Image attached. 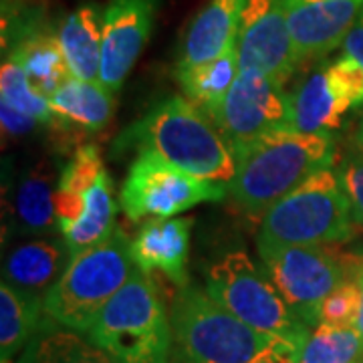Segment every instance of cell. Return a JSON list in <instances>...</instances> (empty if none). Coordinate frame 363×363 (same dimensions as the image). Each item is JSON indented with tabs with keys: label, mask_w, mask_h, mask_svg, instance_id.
Returning <instances> with one entry per match:
<instances>
[{
	"label": "cell",
	"mask_w": 363,
	"mask_h": 363,
	"mask_svg": "<svg viewBox=\"0 0 363 363\" xmlns=\"http://www.w3.org/2000/svg\"><path fill=\"white\" fill-rule=\"evenodd\" d=\"M236 172L228 194L236 208L264 216L281 198L335 162V138L329 131L307 133L283 128L234 152Z\"/></svg>",
	"instance_id": "obj_1"
},
{
	"label": "cell",
	"mask_w": 363,
	"mask_h": 363,
	"mask_svg": "<svg viewBox=\"0 0 363 363\" xmlns=\"http://www.w3.org/2000/svg\"><path fill=\"white\" fill-rule=\"evenodd\" d=\"M121 152H154L172 166L208 182L230 184L236 172L233 145L202 113L184 97H168L123 131L117 140Z\"/></svg>",
	"instance_id": "obj_2"
},
{
	"label": "cell",
	"mask_w": 363,
	"mask_h": 363,
	"mask_svg": "<svg viewBox=\"0 0 363 363\" xmlns=\"http://www.w3.org/2000/svg\"><path fill=\"white\" fill-rule=\"evenodd\" d=\"M87 337L116 363H176L169 313L140 269L101 309Z\"/></svg>",
	"instance_id": "obj_3"
},
{
	"label": "cell",
	"mask_w": 363,
	"mask_h": 363,
	"mask_svg": "<svg viewBox=\"0 0 363 363\" xmlns=\"http://www.w3.org/2000/svg\"><path fill=\"white\" fill-rule=\"evenodd\" d=\"M176 363H255L279 341L226 311L194 285L182 286L169 309Z\"/></svg>",
	"instance_id": "obj_4"
},
{
	"label": "cell",
	"mask_w": 363,
	"mask_h": 363,
	"mask_svg": "<svg viewBox=\"0 0 363 363\" xmlns=\"http://www.w3.org/2000/svg\"><path fill=\"white\" fill-rule=\"evenodd\" d=\"M131 240L117 226L104 242L75 255L45 297V313L57 323L87 333L97 315L135 272Z\"/></svg>",
	"instance_id": "obj_5"
},
{
	"label": "cell",
	"mask_w": 363,
	"mask_h": 363,
	"mask_svg": "<svg viewBox=\"0 0 363 363\" xmlns=\"http://www.w3.org/2000/svg\"><path fill=\"white\" fill-rule=\"evenodd\" d=\"M355 233L337 172L321 169L271 206L260 222V245H331Z\"/></svg>",
	"instance_id": "obj_6"
},
{
	"label": "cell",
	"mask_w": 363,
	"mask_h": 363,
	"mask_svg": "<svg viewBox=\"0 0 363 363\" xmlns=\"http://www.w3.org/2000/svg\"><path fill=\"white\" fill-rule=\"evenodd\" d=\"M206 291L226 311L264 335L285 339L303 350L311 327L298 321L262 267L242 250H230L212 262Z\"/></svg>",
	"instance_id": "obj_7"
},
{
	"label": "cell",
	"mask_w": 363,
	"mask_h": 363,
	"mask_svg": "<svg viewBox=\"0 0 363 363\" xmlns=\"http://www.w3.org/2000/svg\"><path fill=\"white\" fill-rule=\"evenodd\" d=\"M260 267L283 295L289 309L307 327L319 325L323 301L347 281L345 260L321 245H260Z\"/></svg>",
	"instance_id": "obj_8"
},
{
	"label": "cell",
	"mask_w": 363,
	"mask_h": 363,
	"mask_svg": "<svg viewBox=\"0 0 363 363\" xmlns=\"http://www.w3.org/2000/svg\"><path fill=\"white\" fill-rule=\"evenodd\" d=\"M228 184L196 178L154 152H140L121 188V206L131 220L169 218L202 202H220Z\"/></svg>",
	"instance_id": "obj_9"
},
{
	"label": "cell",
	"mask_w": 363,
	"mask_h": 363,
	"mask_svg": "<svg viewBox=\"0 0 363 363\" xmlns=\"http://www.w3.org/2000/svg\"><path fill=\"white\" fill-rule=\"evenodd\" d=\"M204 113L236 152L269 131L293 128V95L260 71L247 69L220 104Z\"/></svg>",
	"instance_id": "obj_10"
},
{
	"label": "cell",
	"mask_w": 363,
	"mask_h": 363,
	"mask_svg": "<svg viewBox=\"0 0 363 363\" xmlns=\"http://www.w3.org/2000/svg\"><path fill=\"white\" fill-rule=\"evenodd\" d=\"M359 105H363V67L343 55L309 75L293 95V128L307 133H331Z\"/></svg>",
	"instance_id": "obj_11"
},
{
	"label": "cell",
	"mask_w": 363,
	"mask_h": 363,
	"mask_svg": "<svg viewBox=\"0 0 363 363\" xmlns=\"http://www.w3.org/2000/svg\"><path fill=\"white\" fill-rule=\"evenodd\" d=\"M236 47L240 71H260L285 87L298 63L283 0H247Z\"/></svg>",
	"instance_id": "obj_12"
},
{
	"label": "cell",
	"mask_w": 363,
	"mask_h": 363,
	"mask_svg": "<svg viewBox=\"0 0 363 363\" xmlns=\"http://www.w3.org/2000/svg\"><path fill=\"white\" fill-rule=\"evenodd\" d=\"M160 0H109L104 11L99 83L116 93L147 45Z\"/></svg>",
	"instance_id": "obj_13"
},
{
	"label": "cell",
	"mask_w": 363,
	"mask_h": 363,
	"mask_svg": "<svg viewBox=\"0 0 363 363\" xmlns=\"http://www.w3.org/2000/svg\"><path fill=\"white\" fill-rule=\"evenodd\" d=\"M298 65L343 45L363 11V0H283Z\"/></svg>",
	"instance_id": "obj_14"
},
{
	"label": "cell",
	"mask_w": 363,
	"mask_h": 363,
	"mask_svg": "<svg viewBox=\"0 0 363 363\" xmlns=\"http://www.w3.org/2000/svg\"><path fill=\"white\" fill-rule=\"evenodd\" d=\"M192 218H152L131 240V255L138 269L147 274L162 272L174 285H188V255Z\"/></svg>",
	"instance_id": "obj_15"
},
{
	"label": "cell",
	"mask_w": 363,
	"mask_h": 363,
	"mask_svg": "<svg viewBox=\"0 0 363 363\" xmlns=\"http://www.w3.org/2000/svg\"><path fill=\"white\" fill-rule=\"evenodd\" d=\"M73 259L65 238L40 236L11 250L2 264V281L25 293L47 297Z\"/></svg>",
	"instance_id": "obj_16"
},
{
	"label": "cell",
	"mask_w": 363,
	"mask_h": 363,
	"mask_svg": "<svg viewBox=\"0 0 363 363\" xmlns=\"http://www.w3.org/2000/svg\"><path fill=\"white\" fill-rule=\"evenodd\" d=\"M245 4L247 0H210L188 26L176 71L208 63L226 51L236 40Z\"/></svg>",
	"instance_id": "obj_17"
},
{
	"label": "cell",
	"mask_w": 363,
	"mask_h": 363,
	"mask_svg": "<svg viewBox=\"0 0 363 363\" xmlns=\"http://www.w3.org/2000/svg\"><path fill=\"white\" fill-rule=\"evenodd\" d=\"M57 169L51 160H39L35 166L25 169L14 186L11 216L13 224L25 234L51 236L57 218Z\"/></svg>",
	"instance_id": "obj_18"
},
{
	"label": "cell",
	"mask_w": 363,
	"mask_h": 363,
	"mask_svg": "<svg viewBox=\"0 0 363 363\" xmlns=\"http://www.w3.org/2000/svg\"><path fill=\"white\" fill-rule=\"evenodd\" d=\"M57 37L71 77L99 81L104 47V16H99V9L85 4L71 13L59 26Z\"/></svg>",
	"instance_id": "obj_19"
},
{
	"label": "cell",
	"mask_w": 363,
	"mask_h": 363,
	"mask_svg": "<svg viewBox=\"0 0 363 363\" xmlns=\"http://www.w3.org/2000/svg\"><path fill=\"white\" fill-rule=\"evenodd\" d=\"M116 93L107 91L99 81L69 79L52 93L51 109L55 128H79L83 131H99L111 121L116 111Z\"/></svg>",
	"instance_id": "obj_20"
},
{
	"label": "cell",
	"mask_w": 363,
	"mask_h": 363,
	"mask_svg": "<svg viewBox=\"0 0 363 363\" xmlns=\"http://www.w3.org/2000/svg\"><path fill=\"white\" fill-rule=\"evenodd\" d=\"M45 297L0 285V363H13L37 335L45 319Z\"/></svg>",
	"instance_id": "obj_21"
},
{
	"label": "cell",
	"mask_w": 363,
	"mask_h": 363,
	"mask_svg": "<svg viewBox=\"0 0 363 363\" xmlns=\"http://www.w3.org/2000/svg\"><path fill=\"white\" fill-rule=\"evenodd\" d=\"M16 363H116L99 345L71 327L45 315L37 335L30 339Z\"/></svg>",
	"instance_id": "obj_22"
},
{
	"label": "cell",
	"mask_w": 363,
	"mask_h": 363,
	"mask_svg": "<svg viewBox=\"0 0 363 363\" xmlns=\"http://www.w3.org/2000/svg\"><path fill=\"white\" fill-rule=\"evenodd\" d=\"M4 57H11L14 63H18L33 87L47 97H51L71 79L59 37L43 28H37L18 40L11 51L4 52Z\"/></svg>",
	"instance_id": "obj_23"
},
{
	"label": "cell",
	"mask_w": 363,
	"mask_h": 363,
	"mask_svg": "<svg viewBox=\"0 0 363 363\" xmlns=\"http://www.w3.org/2000/svg\"><path fill=\"white\" fill-rule=\"evenodd\" d=\"M117 202L113 196V182L107 169L85 194V210L77 220L59 224V230L67 240V247L75 257L79 252L104 242L117 228Z\"/></svg>",
	"instance_id": "obj_24"
},
{
	"label": "cell",
	"mask_w": 363,
	"mask_h": 363,
	"mask_svg": "<svg viewBox=\"0 0 363 363\" xmlns=\"http://www.w3.org/2000/svg\"><path fill=\"white\" fill-rule=\"evenodd\" d=\"M238 73H240V63H238V47L234 40L216 59L192 69L176 71V77L180 81L182 89L190 97V101L208 111L226 97Z\"/></svg>",
	"instance_id": "obj_25"
},
{
	"label": "cell",
	"mask_w": 363,
	"mask_h": 363,
	"mask_svg": "<svg viewBox=\"0 0 363 363\" xmlns=\"http://www.w3.org/2000/svg\"><path fill=\"white\" fill-rule=\"evenodd\" d=\"M105 169L97 145H81L61 169L57 186V218L59 224L77 220L85 210V194Z\"/></svg>",
	"instance_id": "obj_26"
},
{
	"label": "cell",
	"mask_w": 363,
	"mask_h": 363,
	"mask_svg": "<svg viewBox=\"0 0 363 363\" xmlns=\"http://www.w3.org/2000/svg\"><path fill=\"white\" fill-rule=\"evenodd\" d=\"M301 363H363V339L355 327L319 323L301 351Z\"/></svg>",
	"instance_id": "obj_27"
},
{
	"label": "cell",
	"mask_w": 363,
	"mask_h": 363,
	"mask_svg": "<svg viewBox=\"0 0 363 363\" xmlns=\"http://www.w3.org/2000/svg\"><path fill=\"white\" fill-rule=\"evenodd\" d=\"M0 101L6 107H13L16 111L37 119L39 123L55 125L57 121L51 109V99L33 87L25 71L11 57H4L0 69Z\"/></svg>",
	"instance_id": "obj_28"
},
{
	"label": "cell",
	"mask_w": 363,
	"mask_h": 363,
	"mask_svg": "<svg viewBox=\"0 0 363 363\" xmlns=\"http://www.w3.org/2000/svg\"><path fill=\"white\" fill-rule=\"evenodd\" d=\"M359 285L355 279H347L325 298L319 311V323L355 327L359 313Z\"/></svg>",
	"instance_id": "obj_29"
},
{
	"label": "cell",
	"mask_w": 363,
	"mask_h": 363,
	"mask_svg": "<svg viewBox=\"0 0 363 363\" xmlns=\"http://www.w3.org/2000/svg\"><path fill=\"white\" fill-rule=\"evenodd\" d=\"M337 178L347 196L353 222L363 228V154L345 157L337 169Z\"/></svg>",
	"instance_id": "obj_30"
},
{
	"label": "cell",
	"mask_w": 363,
	"mask_h": 363,
	"mask_svg": "<svg viewBox=\"0 0 363 363\" xmlns=\"http://www.w3.org/2000/svg\"><path fill=\"white\" fill-rule=\"evenodd\" d=\"M0 117H2V133H4V138H23V135L30 133L39 125L37 119L21 113V111H16L13 107H6V105L0 107Z\"/></svg>",
	"instance_id": "obj_31"
},
{
	"label": "cell",
	"mask_w": 363,
	"mask_h": 363,
	"mask_svg": "<svg viewBox=\"0 0 363 363\" xmlns=\"http://www.w3.org/2000/svg\"><path fill=\"white\" fill-rule=\"evenodd\" d=\"M301 347L279 339L271 350L262 353L255 363H301Z\"/></svg>",
	"instance_id": "obj_32"
},
{
	"label": "cell",
	"mask_w": 363,
	"mask_h": 363,
	"mask_svg": "<svg viewBox=\"0 0 363 363\" xmlns=\"http://www.w3.org/2000/svg\"><path fill=\"white\" fill-rule=\"evenodd\" d=\"M343 55L355 59L363 67V11L357 16L355 25L351 26L350 35L343 40Z\"/></svg>",
	"instance_id": "obj_33"
},
{
	"label": "cell",
	"mask_w": 363,
	"mask_h": 363,
	"mask_svg": "<svg viewBox=\"0 0 363 363\" xmlns=\"http://www.w3.org/2000/svg\"><path fill=\"white\" fill-rule=\"evenodd\" d=\"M353 279L357 281V285H359V313H357V321H355V329L359 331V335L363 339V260H357V262H353Z\"/></svg>",
	"instance_id": "obj_34"
},
{
	"label": "cell",
	"mask_w": 363,
	"mask_h": 363,
	"mask_svg": "<svg viewBox=\"0 0 363 363\" xmlns=\"http://www.w3.org/2000/svg\"><path fill=\"white\" fill-rule=\"evenodd\" d=\"M355 143L359 145V150L363 152V119L362 123H359V128H357V131H355Z\"/></svg>",
	"instance_id": "obj_35"
}]
</instances>
